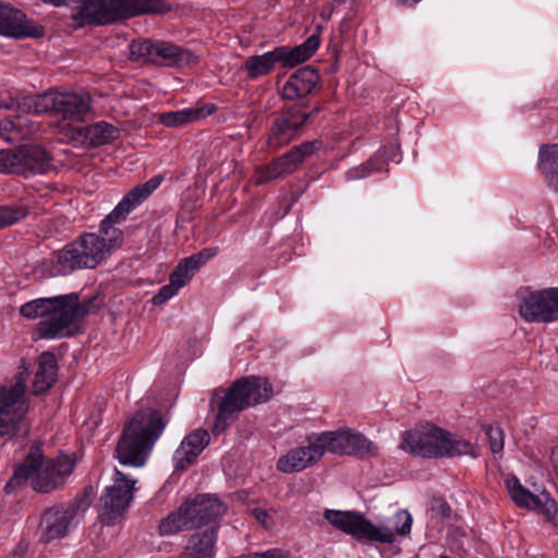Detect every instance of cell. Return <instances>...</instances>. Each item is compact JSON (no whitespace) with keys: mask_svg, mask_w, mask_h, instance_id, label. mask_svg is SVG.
I'll return each instance as SVG.
<instances>
[{"mask_svg":"<svg viewBox=\"0 0 558 558\" xmlns=\"http://www.w3.org/2000/svg\"><path fill=\"white\" fill-rule=\"evenodd\" d=\"M211 444V435L208 430L198 428L183 438L173 455V469L175 473H182L197 462Z\"/></svg>","mask_w":558,"mask_h":558,"instance_id":"23","label":"cell"},{"mask_svg":"<svg viewBox=\"0 0 558 558\" xmlns=\"http://www.w3.org/2000/svg\"><path fill=\"white\" fill-rule=\"evenodd\" d=\"M321 84L320 70L314 66H301L286 81L281 97L286 101H299L314 93Z\"/></svg>","mask_w":558,"mask_h":558,"instance_id":"26","label":"cell"},{"mask_svg":"<svg viewBox=\"0 0 558 558\" xmlns=\"http://www.w3.org/2000/svg\"><path fill=\"white\" fill-rule=\"evenodd\" d=\"M125 243L120 227L109 232L82 233L73 242L54 251L37 265L44 279L66 278L82 270H94L116 254Z\"/></svg>","mask_w":558,"mask_h":558,"instance_id":"1","label":"cell"},{"mask_svg":"<svg viewBox=\"0 0 558 558\" xmlns=\"http://www.w3.org/2000/svg\"><path fill=\"white\" fill-rule=\"evenodd\" d=\"M95 500L93 486H85L74 500L49 507L44 510L39 526L40 542L50 545L63 540L78 528Z\"/></svg>","mask_w":558,"mask_h":558,"instance_id":"9","label":"cell"},{"mask_svg":"<svg viewBox=\"0 0 558 558\" xmlns=\"http://www.w3.org/2000/svg\"><path fill=\"white\" fill-rule=\"evenodd\" d=\"M30 215V208L17 204H3L0 206V230L4 232L24 221Z\"/></svg>","mask_w":558,"mask_h":558,"instance_id":"37","label":"cell"},{"mask_svg":"<svg viewBox=\"0 0 558 558\" xmlns=\"http://www.w3.org/2000/svg\"><path fill=\"white\" fill-rule=\"evenodd\" d=\"M218 111V106L214 103L187 107L179 111H169L161 112L156 116L158 124L168 129H178V128L196 124V122L208 120Z\"/></svg>","mask_w":558,"mask_h":558,"instance_id":"27","label":"cell"},{"mask_svg":"<svg viewBox=\"0 0 558 558\" xmlns=\"http://www.w3.org/2000/svg\"><path fill=\"white\" fill-rule=\"evenodd\" d=\"M289 49L288 46H281L262 55L251 56L244 64L249 78L260 79L272 74L275 66L283 63Z\"/></svg>","mask_w":558,"mask_h":558,"instance_id":"32","label":"cell"},{"mask_svg":"<svg viewBox=\"0 0 558 558\" xmlns=\"http://www.w3.org/2000/svg\"><path fill=\"white\" fill-rule=\"evenodd\" d=\"M79 300H81V295L78 291L52 297H42V298L25 302V304L20 306L19 314L27 320H43L46 317L58 314L61 309Z\"/></svg>","mask_w":558,"mask_h":558,"instance_id":"25","label":"cell"},{"mask_svg":"<svg viewBox=\"0 0 558 558\" xmlns=\"http://www.w3.org/2000/svg\"><path fill=\"white\" fill-rule=\"evenodd\" d=\"M433 506H434V509H437L438 514H441L442 516H445V517H448L450 515L449 506L447 504V501H445L443 499L441 498L434 499Z\"/></svg>","mask_w":558,"mask_h":558,"instance_id":"42","label":"cell"},{"mask_svg":"<svg viewBox=\"0 0 558 558\" xmlns=\"http://www.w3.org/2000/svg\"><path fill=\"white\" fill-rule=\"evenodd\" d=\"M228 507L217 494H199L189 498L160 521L158 535L172 536L182 532L198 531L221 524Z\"/></svg>","mask_w":558,"mask_h":558,"instance_id":"7","label":"cell"},{"mask_svg":"<svg viewBox=\"0 0 558 558\" xmlns=\"http://www.w3.org/2000/svg\"><path fill=\"white\" fill-rule=\"evenodd\" d=\"M519 314L529 323L558 321V288H546L527 295L519 304Z\"/></svg>","mask_w":558,"mask_h":558,"instance_id":"22","label":"cell"},{"mask_svg":"<svg viewBox=\"0 0 558 558\" xmlns=\"http://www.w3.org/2000/svg\"><path fill=\"white\" fill-rule=\"evenodd\" d=\"M505 485L511 500L521 509L535 511V513L544 514L545 506L540 496L534 491L522 485L519 479L514 474L506 477Z\"/></svg>","mask_w":558,"mask_h":558,"instance_id":"33","label":"cell"},{"mask_svg":"<svg viewBox=\"0 0 558 558\" xmlns=\"http://www.w3.org/2000/svg\"><path fill=\"white\" fill-rule=\"evenodd\" d=\"M61 135L66 137L70 146L95 150L114 145L121 137L120 128L107 120L91 122L79 126H66L61 129Z\"/></svg>","mask_w":558,"mask_h":558,"instance_id":"20","label":"cell"},{"mask_svg":"<svg viewBox=\"0 0 558 558\" xmlns=\"http://www.w3.org/2000/svg\"><path fill=\"white\" fill-rule=\"evenodd\" d=\"M58 169L55 156L48 147L35 143H22L0 151V173L3 176L33 178L48 176Z\"/></svg>","mask_w":558,"mask_h":558,"instance_id":"12","label":"cell"},{"mask_svg":"<svg viewBox=\"0 0 558 558\" xmlns=\"http://www.w3.org/2000/svg\"><path fill=\"white\" fill-rule=\"evenodd\" d=\"M398 449L414 457L433 460L464 456L477 458L481 455L474 444L426 420L401 435Z\"/></svg>","mask_w":558,"mask_h":558,"instance_id":"5","label":"cell"},{"mask_svg":"<svg viewBox=\"0 0 558 558\" xmlns=\"http://www.w3.org/2000/svg\"><path fill=\"white\" fill-rule=\"evenodd\" d=\"M325 454L323 448L309 444L308 447L291 449L290 452L285 454L279 460L276 468L281 474H298L319 464L324 458Z\"/></svg>","mask_w":558,"mask_h":558,"instance_id":"28","label":"cell"},{"mask_svg":"<svg viewBox=\"0 0 558 558\" xmlns=\"http://www.w3.org/2000/svg\"><path fill=\"white\" fill-rule=\"evenodd\" d=\"M274 396V386L268 377L250 376L235 381L219 402L213 424L214 437L226 432L240 413L269 403Z\"/></svg>","mask_w":558,"mask_h":558,"instance_id":"6","label":"cell"},{"mask_svg":"<svg viewBox=\"0 0 558 558\" xmlns=\"http://www.w3.org/2000/svg\"><path fill=\"white\" fill-rule=\"evenodd\" d=\"M324 518L337 530L358 540L392 545L396 541L395 535L383 529L367 518L365 514L355 510L325 509Z\"/></svg>","mask_w":558,"mask_h":558,"instance_id":"16","label":"cell"},{"mask_svg":"<svg viewBox=\"0 0 558 558\" xmlns=\"http://www.w3.org/2000/svg\"><path fill=\"white\" fill-rule=\"evenodd\" d=\"M413 518L408 510L397 514L395 530L398 536H406L412 534Z\"/></svg>","mask_w":558,"mask_h":558,"instance_id":"39","label":"cell"},{"mask_svg":"<svg viewBox=\"0 0 558 558\" xmlns=\"http://www.w3.org/2000/svg\"><path fill=\"white\" fill-rule=\"evenodd\" d=\"M165 431V420L155 408H142L127 419L115 448V459L128 468H143Z\"/></svg>","mask_w":558,"mask_h":558,"instance_id":"4","label":"cell"},{"mask_svg":"<svg viewBox=\"0 0 558 558\" xmlns=\"http://www.w3.org/2000/svg\"><path fill=\"white\" fill-rule=\"evenodd\" d=\"M40 3L46 4V6L58 8V9L73 7V4H71L70 0H40Z\"/></svg>","mask_w":558,"mask_h":558,"instance_id":"43","label":"cell"},{"mask_svg":"<svg viewBox=\"0 0 558 558\" xmlns=\"http://www.w3.org/2000/svg\"><path fill=\"white\" fill-rule=\"evenodd\" d=\"M102 296L97 293L84 301H75L53 315L46 317L34 326V341H61L84 335L88 322L99 309Z\"/></svg>","mask_w":558,"mask_h":558,"instance_id":"8","label":"cell"},{"mask_svg":"<svg viewBox=\"0 0 558 558\" xmlns=\"http://www.w3.org/2000/svg\"><path fill=\"white\" fill-rule=\"evenodd\" d=\"M164 182H165V175L157 173L148 181L130 189L116 204V207L102 219L99 224V232L106 233L124 224L133 212L142 207L162 187Z\"/></svg>","mask_w":558,"mask_h":558,"instance_id":"17","label":"cell"},{"mask_svg":"<svg viewBox=\"0 0 558 558\" xmlns=\"http://www.w3.org/2000/svg\"><path fill=\"white\" fill-rule=\"evenodd\" d=\"M550 460L553 465V468L556 471L558 474V445L553 447L550 454Z\"/></svg>","mask_w":558,"mask_h":558,"instance_id":"45","label":"cell"},{"mask_svg":"<svg viewBox=\"0 0 558 558\" xmlns=\"http://www.w3.org/2000/svg\"><path fill=\"white\" fill-rule=\"evenodd\" d=\"M253 516L255 520H257L265 530H272L273 519L272 517L270 516L268 511L263 509H254Z\"/></svg>","mask_w":558,"mask_h":558,"instance_id":"40","label":"cell"},{"mask_svg":"<svg viewBox=\"0 0 558 558\" xmlns=\"http://www.w3.org/2000/svg\"><path fill=\"white\" fill-rule=\"evenodd\" d=\"M30 363L23 359L9 385L4 384L0 391V434L3 442L17 435L27 419L30 409L28 382Z\"/></svg>","mask_w":558,"mask_h":558,"instance_id":"11","label":"cell"},{"mask_svg":"<svg viewBox=\"0 0 558 558\" xmlns=\"http://www.w3.org/2000/svg\"><path fill=\"white\" fill-rule=\"evenodd\" d=\"M131 63L157 68L191 69L199 64V56L190 49L168 40L137 38L128 46Z\"/></svg>","mask_w":558,"mask_h":558,"instance_id":"10","label":"cell"},{"mask_svg":"<svg viewBox=\"0 0 558 558\" xmlns=\"http://www.w3.org/2000/svg\"><path fill=\"white\" fill-rule=\"evenodd\" d=\"M44 444L37 439L29 450V454L20 462L13 470L12 477L4 488V495H12L31 483L45 460Z\"/></svg>","mask_w":558,"mask_h":558,"instance_id":"24","label":"cell"},{"mask_svg":"<svg viewBox=\"0 0 558 558\" xmlns=\"http://www.w3.org/2000/svg\"><path fill=\"white\" fill-rule=\"evenodd\" d=\"M335 2L338 3V4H341V3L346 2V0H335Z\"/></svg>","mask_w":558,"mask_h":558,"instance_id":"46","label":"cell"},{"mask_svg":"<svg viewBox=\"0 0 558 558\" xmlns=\"http://www.w3.org/2000/svg\"><path fill=\"white\" fill-rule=\"evenodd\" d=\"M527 483L534 489L535 492L540 496L545 506L544 515L546 519L554 527H558V503L545 488L544 483L536 477H530Z\"/></svg>","mask_w":558,"mask_h":558,"instance_id":"36","label":"cell"},{"mask_svg":"<svg viewBox=\"0 0 558 558\" xmlns=\"http://www.w3.org/2000/svg\"><path fill=\"white\" fill-rule=\"evenodd\" d=\"M537 167L547 186L558 193V146L547 145L540 148Z\"/></svg>","mask_w":558,"mask_h":558,"instance_id":"35","label":"cell"},{"mask_svg":"<svg viewBox=\"0 0 558 558\" xmlns=\"http://www.w3.org/2000/svg\"><path fill=\"white\" fill-rule=\"evenodd\" d=\"M137 492V480L115 469L111 484L102 491L96 501L97 520L104 527L120 525Z\"/></svg>","mask_w":558,"mask_h":558,"instance_id":"13","label":"cell"},{"mask_svg":"<svg viewBox=\"0 0 558 558\" xmlns=\"http://www.w3.org/2000/svg\"><path fill=\"white\" fill-rule=\"evenodd\" d=\"M422 2L423 0H397L399 6L407 9L417 7L418 4Z\"/></svg>","mask_w":558,"mask_h":558,"instance_id":"44","label":"cell"},{"mask_svg":"<svg viewBox=\"0 0 558 558\" xmlns=\"http://www.w3.org/2000/svg\"><path fill=\"white\" fill-rule=\"evenodd\" d=\"M306 441L323 448L326 453L357 460L372 459L380 453L376 445L365 434L348 427L311 434Z\"/></svg>","mask_w":558,"mask_h":558,"instance_id":"14","label":"cell"},{"mask_svg":"<svg viewBox=\"0 0 558 558\" xmlns=\"http://www.w3.org/2000/svg\"><path fill=\"white\" fill-rule=\"evenodd\" d=\"M79 456L60 452L54 458H45L38 474L31 481V488L39 494H49L63 486L75 473Z\"/></svg>","mask_w":558,"mask_h":558,"instance_id":"19","label":"cell"},{"mask_svg":"<svg viewBox=\"0 0 558 558\" xmlns=\"http://www.w3.org/2000/svg\"><path fill=\"white\" fill-rule=\"evenodd\" d=\"M321 44V32H316L309 39H306L304 43L290 49L281 66H283V68L290 70L305 65L306 61L314 58L316 53L319 52Z\"/></svg>","mask_w":558,"mask_h":558,"instance_id":"34","label":"cell"},{"mask_svg":"<svg viewBox=\"0 0 558 558\" xmlns=\"http://www.w3.org/2000/svg\"><path fill=\"white\" fill-rule=\"evenodd\" d=\"M486 437H488L490 448L494 454H501L505 448V432L503 428L498 423L490 424L485 428Z\"/></svg>","mask_w":558,"mask_h":558,"instance_id":"38","label":"cell"},{"mask_svg":"<svg viewBox=\"0 0 558 558\" xmlns=\"http://www.w3.org/2000/svg\"><path fill=\"white\" fill-rule=\"evenodd\" d=\"M289 552H286L285 550L280 549H272L262 553H253V554H244L243 556H260V557H288L290 556Z\"/></svg>","mask_w":558,"mask_h":558,"instance_id":"41","label":"cell"},{"mask_svg":"<svg viewBox=\"0 0 558 558\" xmlns=\"http://www.w3.org/2000/svg\"><path fill=\"white\" fill-rule=\"evenodd\" d=\"M59 378V365L53 352L45 351L38 358V370L32 383V394L42 397L52 391Z\"/></svg>","mask_w":558,"mask_h":558,"instance_id":"29","label":"cell"},{"mask_svg":"<svg viewBox=\"0 0 558 558\" xmlns=\"http://www.w3.org/2000/svg\"><path fill=\"white\" fill-rule=\"evenodd\" d=\"M221 524L208 527L194 534L184 546L181 557H214Z\"/></svg>","mask_w":558,"mask_h":558,"instance_id":"31","label":"cell"},{"mask_svg":"<svg viewBox=\"0 0 558 558\" xmlns=\"http://www.w3.org/2000/svg\"><path fill=\"white\" fill-rule=\"evenodd\" d=\"M320 147L321 143L319 141H309L291 148L284 155L259 167L253 176L254 183L257 186H263V184L279 181L281 177L290 175L302 164L309 160L311 156H314L320 150Z\"/></svg>","mask_w":558,"mask_h":558,"instance_id":"18","label":"cell"},{"mask_svg":"<svg viewBox=\"0 0 558 558\" xmlns=\"http://www.w3.org/2000/svg\"><path fill=\"white\" fill-rule=\"evenodd\" d=\"M175 8L172 0H76L70 17L75 29L81 30L110 27L146 15H165Z\"/></svg>","mask_w":558,"mask_h":558,"instance_id":"3","label":"cell"},{"mask_svg":"<svg viewBox=\"0 0 558 558\" xmlns=\"http://www.w3.org/2000/svg\"><path fill=\"white\" fill-rule=\"evenodd\" d=\"M218 253L219 247H208L179 261L175 269L169 274L168 284L164 285L153 297L152 306H162L176 298L182 289L191 284L201 270L217 257Z\"/></svg>","mask_w":558,"mask_h":558,"instance_id":"15","label":"cell"},{"mask_svg":"<svg viewBox=\"0 0 558 558\" xmlns=\"http://www.w3.org/2000/svg\"><path fill=\"white\" fill-rule=\"evenodd\" d=\"M2 110L24 116L82 122L93 114L94 100L84 90L58 86L40 93L8 97L3 100Z\"/></svg>","mask_w":558,"mask_h":558,"instance_id":"2","label":"cell"},{"mask_svg":"<svg viewBox=\"0 0 558 558\" xmlns=\"http://www.w3.org/2000/svg\"><path fill=\"white\" fill-rule=\"evenodd\" d=\"M0 37L9 40H42L46 29L13 4L0 2Z\"/></svg>","mask_w":558,"mask_h":558,"instance_id":"21","label":"cell"},{"mask_svg":"<svg viewBox=\"0 0 558 558\" xmlns=\"http://www.w3.org/2000/svg\"><path fill=\"white\" fill-rule=\"evenodd\" d=\"M310 116L311 111L302 110L301 107H295V109L283 112L276 118L272 130H270V139L274 141L290 140L308 121Z\"/></svg>","mask_w":558,"mask_h":558,"instance_id":"30","label":"cell"}]
</instances>
